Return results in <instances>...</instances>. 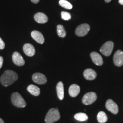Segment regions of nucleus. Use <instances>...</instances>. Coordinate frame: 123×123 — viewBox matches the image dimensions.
Wrapping results in <instances>:
<instances>
[{
  "mask_svg": "<svg viewBox=\"0 0 123 123\" xmlns=\"http://www.w3.org/2000/svg\"><path fill=\"white\" fill-rule=\"evenodd\" d=\"M18 78V76L15 72L12 70H6L1 76L0 80L4 87H7L14 83Z\"/></svg>",
  "mask_w": 123,
  "mask_h": 123,
  "instance_id": "1",
  "label": "nucleus"
},
{
  "mask_svg": "<svg viewBox=\"0 0 123 123\" xmlns=\"http://www.w3.org/2000/svg\"><path fill=\"white\" fill-rule=\"evenodd\" d=\"M61 116L59 111L56 108H51L49 110L45 117L46 123H54L60 119Z\"/></svg>",
  "mask_w": 123,
  "mask_h": 123,
  "instance_id": "2",
  "label": "nucleus"
},
{
  "mask_svg": "<svg viewBox=\"0 0 123 123\" xmlns=\"http://www.w3.org/2000/svg\"><path fill=\"white\" fill-rule=\"evenodd\" d=\"M11 101L12 104L18 108H24L27 105L26 102L18 92H14L12 93Z\"/></svg>",
  "mask_w": 123,
  "mask_h": 123,
  "instance_id": "3",
  "label": "nucleus"
},
{
  "mask_svg": "<svg viewBox=\"0 0 123 123\" xmlns=\"http://www.w3.org/2000/svg\"><path fill=\"white\" fill-rule=\"evenodd\" d=\"M114 43L112 41H107L101 46L100 51L104 56H108L111 54L113 49Z\"/></svg>",
  "mask_w": 123,
  "mask_h": 123,
  "instance_id": "4",
  "label": "nucleus"
},
{
  "mask_svg": "<svg viewBox=\"0 0 123 123\" xmlns=\"http://www.w3.org/2000/svg\"><path fill=\"white\" fill-rule=\"evenodd\" d=\"M90 30V26L87 24H83L78 26L75 30V34L77 36L84 37L88 33Z\"/></svg>",
  "mask_w": 123,
  "mask_h": 123,
  "instance_id": "5",
  "label": "nucleus"
},
{
  "mask_svg": "<svg viewBox=\"0 0 123 123\" xmlns=\"http://www.w3.org/2000/svg\"><path fill=\"white\" fill-rule=\"evenodd\" d=\"M97 99L96 94L93 92H90L84 95L82 99L83 103L85 105H90L95 102Z\"/></svg>",
  "mask_w": 123,
  "mask_h": 123,
  "instance_id": "6",
  "label": "nucleus"
},
{
  "mask_svg": "<svg viewBox=\"0 0 123 123\" xmlns=\"http://www.w3.org/2000/svg\"><path fill=\"white\" fill-rule=\"evenodd\" d=\"M34 82L38 84H44L47 82V78L46 76L42 73H34L32 76Z\"/></svg>",
  "mask_w": 123,
  "mask_h": 123,
  "instance_id": "7",
  "label": "nucleus"
},
{
  "mask_svg": "<svg viewBox=\"0 0 123 123\" xmlns=\"http://www.w3.org/2000/svg\"><path fill=\"white\" fill-rule=\"evenodd\" d=\"M106 108L113 114H117L119 112V108L117 104L111 99H108L105 104Z\"/></svg>",
  "mask_w": 123,
  "mask_h": 123,
  "instance_id": "8",
  "label": "nucleus"
},
{
  "mask_svg": "<svg viewBox=\"0 0 123 123\" xmlns=\"http://www.w3.org/2000/svg\"><path fill=\"white\" fill-rule=\"evenodd\" d=\"M113 63L116 66L120 67L123 65V52L117 50L113 56Z\"/></svg>",
  "mask_w": 123,
  "mask_h": 123,
  "instance_id": "9",
  "label": "nucleus"
},
{
  "mask_svg": "<svg viewBox=\"0 0 123 123\" xmlns=\"http://www.w3.org/2000/svg\"><path fill=\"white\" fill-rule=\"evenodd\" d=\"M12 59L14 63L18 66H22L25 63L24 58L18 52H14L13 53L12 55Z\"/></svg>",
  "mask_w": 123,
  "mask_h": 123,
  "instance_id": "10",
  "label": "nucleus"
},
{
  "mask_svg": "<svg viewBox=\"0 0 123 123\" xmlns=\"http://www.w3.org/2000/svg\"><path fill=\"white\" fill-rule=\"evenodd\" d=\"M90 56L92 62L97 66H101L103 64V61L101 56L96 52H92L90 54Z\"/></svg>",
  "mask_w": 123,
  "mask_h": 123,
  "instance_id": "11",
  "label": "nucleus"
},
{
  "mask_svg": "<svg viewBox=\"0 0 123 123\" xmlns=\"http://www.w3.org/2000/svg\"><path fill=\"white\" fill-rule=\"evenodd\" d=\"M23 50H24V53L27 56H30V57L33 56L35 55V50L34 47L30 43L25 44L23 47Z\"/></svg>",
  "mask_w": 123,
  "mask_h": 123,
  "instance_id": "12",
  "label": "nucleus"
},
{
  "mask_svg": "<svg viewBox=\"0 0 123 123\" xmlns=\"http://www.w3.org/2000/svg\"><path fill=\"white\" fill-rule=\"evenodd\" d=\"M31 35L33 39H34L38 43L43 44L44 42V37L41 32L37 30H34L31 33Z\"/></svg>",
  "mask_w": 123,
  "mask_h": 123,
  "instance_id": "13",
  "label": "nucleus"
},
{
  "mask_svg": "<svg viewBox=\"0 0 123 123\" xmlns=\"http://www.w3.org/2000/svg\"><path fill=\"white\" fill-rule=\"evenodd\" d=\"M84 78L88 80H93L96 78V73L92 69H86L83 73Z\"/></svg>",
  "mask_w": 123,
  "mask_h": 123,
  "instance_id": "14",
  "label": "nucleus"
},
{
  "mask_svg": "<svg viewBox=\"0 0 123 123\" xmlns=\"http://www.w3.org/2000/svg\"><path fill=\"white\" fill-rule=\"evenodd\" d=\"M35 21L39 24H45L48 21V17L43 13H37L34 15Z\"/></svg>",
  "mask_w": 123,
  "mask_h": 123,
  "instance_id": "15",
  "label": "nucleus"
},
{
  "mask_svg": "<svg viewBox=\"0 0 123 123\" xmlns=\"http://www.w3.org/2000/svg\"><path fill=\"white\" fill-rule=\"evenodd\" d=\"M80 91V87L77 84H74L70 86V88H69L68 92L69 94L71 97H76L78 96V94L79 93Z\"/></svg>",
  "mask_w": 123,
  "mask_h": 123,
  "instance_id": "16",
  "label": "nucleus"
},
{
  "mask_svg": "<svg viewBox=\"0 0 123 123\" xmlns=\"http://www.w3.org/2000/svg\"><path fill=\"white\" fill-rule=\"evenodd\" d=\"M56 92L58 98L61 100H62L64 99V85L63 82L59 81L56 85Z\"/></svg>",
  "mask_w": 123,
  "mask_h": 123,
  "instance_id": "17",
  "label": "nucleus"
},
{
  "mask_svg": "<svg viewBox=\"0 0 123 123\" xmlns=\"http://www.w3.org/2000/svg\"><path fill=\"white\" fill-rule=\"evenodd\" d=\"M27 90L29 92V93L35 96H39L40 93H41L40 89L38 88L37 86L33 85V84H30V85H29L28 87H27Z\"/></svg>",
  "mask_w": 123,
  "mask_h": 123,
  "instance_id": "18",
  "label": "nucleus"
},
{
  "mask_svg": "<svg viewBox=\"0 0 123 123\" xmlns=\"http://www.w3.org/2000/svg\"><path fill=\"white\" fill-rule=\"evenodd\" d=\"M97 120L100 123H104L107 122L108 120V117L105 112L100 111L98 113L97 115Z\"/></svg>",
  "mask_w": 123,
  "mask_h": 123,
  "instance_id": "19",
  "label": "nucleus"
},
{
  "mask_svg": "<svg viewBox=\"0 0 123 123\" xmlns=\"http://www.w3.org/2000/svg\"><path fill=\"white\" fill-rule=\"evenodd\" d=\"M74 118L78 121H84L88 120V117L84 113H78L75 115Z\"/></svg>",
  "mask_w": 123,
  "mask_h": 123,
  "instance_id": "20",
  "label": "nucleus"
},
{
  "mask_svg": "<svg viewBox=\"0 0 123 123\" xmlns=\"http://www.w3.org/2000/svg\"><path fill=\"white\" fill-rule=\"evenodd\" d=\"M57 33L59 37H65L66 35V31L63 26L62 25H58L57 26Z\"/></svg>",
  "mask_w": 123,
  "mask_h": 123,
  "instance_id": "21",
  "label": "nucleus"
},
{
  "mask_svg": "<svg viewBox=\"0 0 123 123\" xmlns=\"http://www.w3.org/2000/svg\"><path fill=\"white\" fill-rule=\"evenodd\" d=\"M59 4L62 7H64L66 9H71L73 8L72 4H71V3L66 1V0H60Z\"/></svg>",
  "mask_w": 123,
  "mask_h": 123,
  "instance_id": "22",
  "label": "nucleus"
},
{
  "mask_svg": "<svg viewBox=\"0 0 123 123\" xmlns=\"http://www.w3.org/2000/svg\"><path fill=\"white\" fill-rule=\"evenodd\" d=\"M61 15L62 19L65 20V21H68V20L71 19V15L68 12H62L61 13Z\"/></svg>",
  "mask_w": 123,
  "mask_h": 123,
  "instance_id": "23",
  "label": "nucleus"
},
{
  "mask_svg": "<svg viewBox=\"0 0 123 123\" xmlns=\"http://www.w3.org/2000/svg\"><path fill=\"white\" fill-rule=\"evenodd\" d=\"M5 47V44L1 38H0V50H3Z\"/></svg>",
  "mask_w": 123,
  "mask_h": 123,
  "instance_id": "24",
  "label": "nucleus"
},
{
  "mask_svg": "<svg viewBox=\"0 0 123 123\" xmlns=\"http://www.w3.org/2000/svg\"><path fill=\"white\" fill-rule=\"evenodd\" d=\"M3 62H4V59H3L2 56H0V69H1V67H2Z\"/></svg>",
  "mask_w": 123,
  "mask_h": 123,
  "instance_id": "25",
  "label": "nucleus"
},
{
  "mask_svg": "<svg viewBox=\"0 0 123 123\" xmlns=\"http://www.w3.org/2000/svg\"><path fill=\"white\" fill-rule=\"evenodd\" d=\"M30 1L33 3H34V4H38L40 0H30Z\"/></svg>",
  "mask_w": 123,
  "mask_h": 123,
  "instance_id": "26",
  "label": "nucleus"
},
{
  "mask_svg": "<svg viewBox=\"0 0 123 123\" xmlns=\"http://www.w3.org/2000/svg\"><path fill=\"white\" fill-rule=\"evenodd\" d=\"M119 2L120 4H121V5H123V0H119Z\"/></svg>",
  "mask_w": 123,
  "mask_h": 123,
  "instance_id": "27",
  "label": "nucleus"
},
{
  "mask_svg": "<svg viewBox=\"0 0 123 123\" xmlns=\"http://www.w3.org/2000/svg\"><path fill=\"white\" fill-rule=\"evenodd\" d=\"M0 123H5L4 120H3L1 119V118H0Z\"/></svg>",
  "mask_w": 123,
  "mask_h": 123,
  "instance_id": "28",
  "label": "nucleus"
},
{
  "mask_svg": "<svg viewBox=\"0 0 123 123\" xmlns=\"http://www.w3.org/2000/svg\"><path fill=\"white\" fill-rule=\"evenodd\" d=\"M104 1H105V2H107V3H108V2H111V1L112 0H104Z\"/></svg>",
  "mask_w": 123,
  "mask_h": 123,
  "instance_id": "29",
  "label": "nucleus"
}]
</instances>
